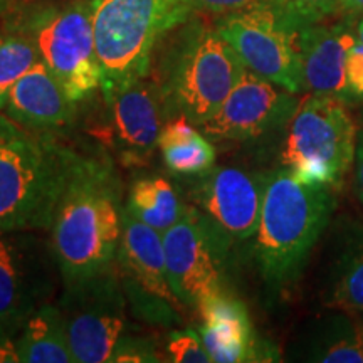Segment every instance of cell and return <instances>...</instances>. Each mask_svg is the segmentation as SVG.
I'll list each match as a JSON object with an SVG mask.
<instances>
[{"mask_svg": "<svg viewBox=\"0 0 363 363\" xmlns=\"http://www.w3.org/2000/svg\"><path fill=\"white\" fill-rule=\"evenodd\" d=\"M340 13H345L348 19L363 16V0H340Z\"/></svg>", "mask_w": 363, "mask_h": 363, "instance_id": "32", "label": "cell"}, {"mask_svg": "<svg viewBox=\"0 0 363 363\" xmlns=\"http://www.w3.org/2000/svg\"><path fill=\"white\" fill-rule=\"evenodd\" d=\"M106 103L103 142L126 167H142L158 148L162 126L165 123L160 96L153 79L147 76L118 89Z\"/></svg>", "mask_w": 363, "mask_h": 363, "instance_id": "14", "label": "cell"}, {"mask_svg": "<svg viewBox=\"0 0 363 363\" xmlns=\"http://www.w3.org/2000/svg\"><path fill=\"white\" fill-rule=\"evenodd\" d=\"M78 157L0 115V233L51 229Z\"/></svg>", "mask_w": 363, "mask_h": 363, "instance_id": "3", "label": "cell"}, {"mask_svg": "<svg viewBox=\"0 0 363 363\" xmlns=\"http://www.w3.org/2000/svg\"><path fill=\"white\" fill-rule=\"evenodd\" d=\"M163 162L172 174L195 177L216 165L217 152L211 138L185 116L167 120L158 138Z\"/></svg>", "mask_w": 363, "mask_h": 363, "instance_id": "19", "label": "cell"}, {"mask_svg": "<svg viewBox=\"0 0 363 363\" xmlns=\"http://www.w3.org/2000/svg\"><path fill=\"white\" fill-rule=\"evenodd\" d=\"M190 2H192L195 12L225 16V13L239 12L244 11V9L267 4L271 2V0H190Z\"/></svg>", "mask_w": 363, "mask_h": 363, "instance_id": "29", "label": "cell"}, {"mask_svg": "<svg viewBox=\"0 0 363 363\" xmlns=\"http://www.w3.org/2000/svg\"><path fill=\"white\" fill-rule=\"evenodd\" d=\"M305 89L321 96L352 101L345 66L357 34L345 22H313L303 26L298 35Z\"/></svg>", "mask_w": 363, "mask_h": 363, "instance_id": "15", "label": "cell"}, {"mask_svg": "<svg viewBox=\"0 0 363 363\" xmlns=\"http://www.w3.org/2000/svg\"><path fill=\"white\" fill-rule=\"evenodd\" d=\"M337 190L298 179L288 169L266 177L254 257L261 278L284 289L301 278L313 249L328 227Z\"/></svg>", "mask_w": 363, "mask_h": 363, "instance_id": "2", "label": "cell"}, {"mask_svg": "<svg viewBox=\"0 0 363 363\" xmlns=\"http://www.w3.org/2000/svg\"><path fill=\"white\" fill-rule=\"evenodd\" d=\"M2 113L27 130L54 135L71 123L76 103L51 69L39 61L12 86Z\"/></svg>", "mask_w": 363, "mask_h": 363, "instance_id": "17", "label": "cell"}, {"mask_svg": "<svg viewBox=\"0 0 363 363\" xmlns=\"http://www.w3.org/2000/svg\"><path fill=\"white\" fill-rule=\"evenodd\" d=\"M162 235L170 284L182 305L199 311L225 291L222 267L229 249L197 208L189 203L185 216Z\"/></svg>", "mask_w": 363, "mask_h": 363, "instance_id": "11", "label": "cell"}, {"mask_svg": "<svg viewBox=\"0 0 363 363\" xmlns=\"http://www.w3.org/2000/svg\"><path fill=\"white\" fill-rule=\"evenodd\" d=\"M110 362H162V358L158 357L153 340L147 337H130L125 333L118 342Z\"/></svg>", "mask_w": 363, "mask_h": 363, "instance_id": "27", "label": "cell"}, {"mask_svg": "<svg viewBox=\"0 0 363 363\" xmlns=\"http://www.w3.org/2000/svg\"><path fill=\"white\" fill-rule=\"evenodd\" d=\"M202 316V335L208 355L216 363L276 360L257 342L251 318L242 301L225 291L207 299L199 308Z\"/></svg>", "mask_w": 363, "mask_h": 363, "instance_id": "18", "label": "cell"}, {"mask_svg": "<svg viewBox=\"0 0 363 363\" xmlns=\"http://www.w3.org/2000/svg\"><path fill=\"white\" fill-rule=\"evenodd\" d=\"M357 140L345 101L310 93L286 126L281 163L298 179L338 190L355 165Z\"/></svg>", "mask_w": 363, "mask_h": 363, "instance_id": "6", "label": "cell"}, {"mask_svg": "<svg viewBox=\"0 0 363 363\" xmlns=\"http://www.w3.org/2000/svg\"><path fill=\"white\" fill-rule=\"evenodd\" d=\"M247 67L216 26L190 19L177 27L158 59L155 83L163 120L185 116L201 126L219 110Z\"/></svg>", "mask_w": 363, "mask_h": 363, "instance_id": "4", "label": "cell"}, {"mask_svg": "<svg viewBox=\"0 0 363 363\" xmlns=\"http://www.w3.org/2000/svg\"><path fill=\"white\" fill-rule=\"evenodd\" d=\"M126 301L116 267L76 284H66L57 308L76 363L110 362L126 333Z\"/></svg>", "mask_w": 363, "mask_h": 363, "instance_id": "10", "label": "cell"}, {"mask_svg": "<svg viewBox=\"0 0 363 363\" xmlns=\"http://www.w3.org/2000/svg\"><path fill=\"white\" fill-rule=\"evenodd\" d=\"M269 4L298 29L340 13V0H271Z\"/></svg>", "mask_w": 363, "mask_h": 363, "instance_id": "25", "label": "cell"}, {"mask_svg": "<svg viewBox=\"0 0 363 363\" xmlns=\"http://www.w3.org/2000/svg\"><path fill=\"white\" fill-rule=\"evenodd\" d=\"M19 30L33 39L40 61L51 69L72 101H84L101 88L91 0L40 9L22 22Z\"/></svg>", "mask_w": 363, "mask_h": 363, "instance_id": "7", "label": "cell"}, {"mask_svg": "<svg viewBox=\"0 0 363 363\" xmlns=\"http://www.w3.org/2000/svg\"><path fill=\"white\" fill-rule=\"evenodd\" d=\"M39 61V51L29 35L19 29L0 33V113L12 86Z\"/></svg>", "mask_w": 363, "mask_h": 363, "instance_id": "24", "label": "cell"}, {"mask_svg": "<svg viewBox=\"0 0 363 363\" xmlns=\"http://www.w3.org/2000/svg\"><path fill=\"white\" fill-rule=\"evenodd\" d=\"M189 203L203 216L227 249L254 239L259 224L266 177L240 167H212L190 177Z\"/></svg>", "mask_w": 363, "mask_h": 363, "instance_id": "12", "label": "cell"}, {"mask_svg": "<svg viewBox=\"0 0 363 363\" xmlns=\"http://www.w3.org/2000/svg\"><path fill=\"white\" fill-rule=\"evenodd\" d=\"M310 360L321 363H363V313L333 315L320 326Z\"/></svg>", "mask_w": 363, "mask_h": 363, "instance_id": "22", "label": "cell"}, {"mask_svg": "<svg viewBox=\"0 0 363 363\" xmlns=\"http://www.w3.org/2000/svg\"><path fill=\"white\" fill-rule=\"evenodd\" d=\"M123 230L120 182L110 162L78 157L51 225V252L65 284L116 267Z\"/></svg>", "mask_w": 363, "mask_h": 363, "instance_id": "1", "label": "cell"}, {"mask_svg": "<svg viewBox=\"0 0 363 363\" xmlns=\"http://www.w3.org/2000/svg\"><path fill=\"white\" fill-rule=\"evenodd\" d=\"M16 348L22 363H74L61 311L49 303L27 318L16 338Z\"/></svg>", "mask_w": 363, "mask_h": 363, "instance_id": "20", "label": "cell"}, {"mask_svg": "<svg viewBox=\"0 0 363 363\" xmlns=\"http://www.w3.org/2000/svg\"><path fill=\"white\" fill-rule=\"evenodd\" d=\"M355 34H357V39L363 43V16L360 17V21H358V24L355 27Z\"/></svg>", "mask_w": 363, "mask_h": 363, "instance_id": "33", "label": "cell"}, {"mask_svg": "<svg viewBox=\"0 0 363 363\" xmlns=\"http://www.w3.org/2000/svg\"><path fill=\"white\" fill-rule=\"evenodd\" d=\"M347 235L331 274L328 305L363 313V225Z\"/></svg>", "mask_w": 363, "mask_h": 363, "instance_id": "23", "label": "cell"}, {"mask_svg": "<svg viewBox=\"0 0 363 363\" xmlns=\"http://www.w3.org/2000/svg\"><path fill=\"white\" fill-rule=\"evenodd\" d=\"M11 4H12V0H0V16L7 11V7L11 6Z\"/></svg>", "mask_w": 363, "mask_h": 363, "instance_id": "34", "label": "cell"}, {"mask_svg": "<svg viewBox=\"0 0 363 363\" xmlns=\"http://www.w3.org/2000/svg\"><path fill=\"white\" fill-rule=\"evenodd\" d=\"M214 26L249 71L293 94L305 89L299 29L269 2L225 13Z\"/></svg>", "mask_w": 363, "mask_h": 363, "instance_id": "8", "label": "cell"}, {"mask_svg": "<svg viewBox=\"0 0 363 363\" xmlns=\"http://www.w3.org/2000/svg\"><path fill=\"white\" fill-rule=\"evenodd\" d=\"M12 235L0 233V330L16 338L51 291V276L35 269V257L22 251L24 246Z\"/></svg>", "mask_w": 363, "mask_h": 363, "instance_id": "16", "label": "cell"}, {"mask_svg": "<svg viewBox=\"0 0 363 363\" xmlns=\"http://www.w3.org/2000/svg\"><path fill=\"white\" fill-rule=\"evenodd\" d=\"M116 271L135 316L160 326L180 323L185 306L170 284L163 235L135 219L126 207Z\"/></svg>", "mask_w": 363, "mask_h": 363, "instance_id": "9", "label": "cell"}, {"mask_svg": "<svg viewBox=\"0 0 363 363\" xmlns=\"http://www.w3.org/2000/svg\"><path fill=\"white\" fill-rule=\"evenodd\" d=\"M298 103L293 93L246 69L219 110L199 128L211 140H257L286 128Z\"/></svg>", "mask_w": 363, "mask_h": 363, "instance_id": "13", "label": "cell"}, {"mask_svg": "<svg viewBox=\"0 0 363 363\" xmlns=\"http://www.w3.org/2000/svg\"><path fill=\"white\" fill-rule=\"evenodd\" d=\"M0 362H11L19 363V357H17L16 348V338L9 337L0 330Z\"/></svg>", "mask_w": 363, "mask_h": 363, "instance_id": "30", "label": "cell"}, {"mask_svg": "<svg viewBox=\"0 0 363 363\" xmlns=\"http://www.w3.org/2000/svg\"><path fill=\"white\" fill-rule=\"evenodd\" d=\"M345 76H347V86L353 99H363V43L358 39L347 56Z\"/></svg>", "mask_w": 363, "mask_h": 363, "instance_id": "28", "label": "cell"}, {"mask_svg": "<svg viewBox=\"0 0 363 363\" xmlns=\"http://www.w3.org/2000/svg\"><path fill=\"white\" fill-rule=\"evenodd\" d=\"M355 185L357 194L363 203V131L358 135L357 153H355Z\"/></svg>", "mask_w": 363, "mask_h": 363, "instance_id": "31", "label": "cell"}, {"mask_svg": "<svg viewBox=\"0 0 363 363\" xmlns=\"http://www.w3.org/2000/svg\"><path fill=\"white\" fill-rule=\"evenodd\" d=\"M167 360L174 363H208L212 362L199 330H172L165 343Z\"/></svg>", "mask_w": 363, "mask_h": 363, "instance_id": "26", "label": "cell"}, {"mask_svg": "<svg viewBox=\"0 0 363 363\" xmlns=\"http://www.w3.org/2000/svg\"><path fill=\"white\" fill-rule=\"evenodd\" d=\"M125 207L135 219L163 234L185 216L189 203L182 201L179 190L169 179L152 175L131 185Z\"/></svg>", "mask_w": 363, "mask_h": 363, "instance_id": "21", "label": "cell"}, {"mask_svg": "<svg viewBox=\"0 0 363 363\" xmlns=\"http://www.w3.org/2000/svg\"><path fill=\"white\" fill-rule=\"evenodd\" d=\"M194 13L190 0H91L103 96L150 76L157 44Z\"/></svg>", "mask_w": 363, "mask_h": 363, "instance_id": "5", "label": "cell"}]
</instances>
